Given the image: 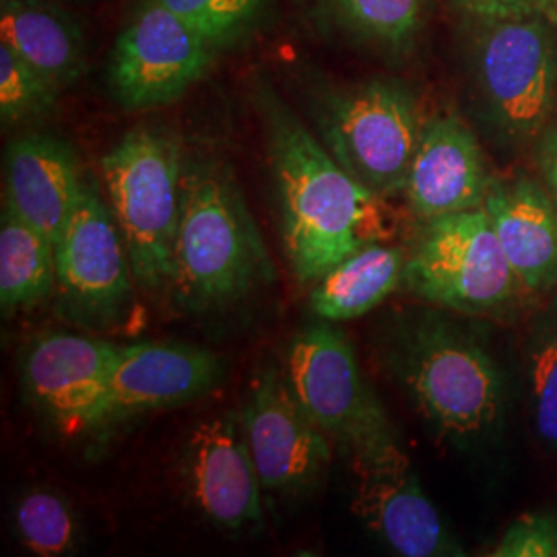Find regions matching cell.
<instances>
[{
  "label": "cell",
  "mask_w": 557,
  "mask_h": 557,
  "mask_svg": "<svg viewBox=\"0 0 557 557\" xmlns=\"http://www.w3.org/2000/svg\"><path fill=\"white\" fill-rule=\"evenodd\" d=\"M524 382L535 434L545 446L557 448V294L529 329Z\"/></svg>",
  "instance_id": "cell-22"
},
{
  "label": "cell",
  "mask_w": 557,
  "mask_h": 557,
  "mask_svg": "<svg viewBox=\"0 0 557 557\" xmlns=\"http://www.w3.org/2000/svg\"><path fill=\"white\" fill-rule=\"evenodd\" d=\"M260 116L275 178L285 259L301 285L368 244H386L397 220L384 197L354 178L281 100L260 85Z\"/></svg>",
  "instance_id": "cell-1"
},
{
  "label": "cell",
  "mask_w": 557,
  "mask_h": 557,
  "mask_svg": "<svg viewBox=\"0 0 557 557\" xmlns=\"http://www.w3.org/2000/svg\"><path fill=\"white\" fill-rule=\"evenodd\" d=\"M184 471L193 502L211 522L230 531L262 522L264 487L242 418L227 413L199 423L188 440Z\"/></svg>",
  "instance_id": "cell-14"
},
{
  "label": "cell",
  "mask_w": 557,
  "mask_h": 557,
  "mask_svg": "<svg viewBox=\"0 0 557 557\" xmlns=\"http://www.w3.org/2000/svg\"><path fill=\"white\" fill-rule=\"evenodd\" d=\"M277 278L234 172L218 160L184 161L172 296L186 312H215Z\"/></svg>",
  "instance_id": "cell-3"
},
{
  "label": "cell",
  "mask_w": 557,
  "mask_h": 557,
  "mask_svg": "<svg viewBox=\"0 0 557 557\" xmlns=\"http://www.w3.org/2000/svg\"><path fill=\"white\" fill-rule=\"evenodd\" d=\"M539 168L543 176V186L547 188L557 209V119L552 120L541 135Z\"/></svg>",
  "instance_id": "cell-29"
},
{
  "label": "cell",
  "mask_w": 557,
  "mask_h": 557,
  "mask_svg": "<svg viewBox=\"0 0 557 557\" xmlns=\"http://www.w3.org/2000/svg\"><path fill=\"white\" fill-rule=\"evenodd\" d=\"M494 557H557V515L535 512L515 520L492 552Z\"/></svg>",
  "instance_id": "cell-27"
},
{
  "label": "cell",
  "mask_w": 557,
  "mask_h": 557,
  "mask_svg": "<svg viewBox=\"0 0 557 557\" xmlns=\"http://www.w3.org/2000/svg\"><path fill=\"white\" fill-rule=\"evenodd\" d=\"M225 374V361L197 345H120L110 379L108 419L190 403L215 391Z\"/></svg>",
  "instance_id": "cell-15"
},
{
  "label": "cell",
  "mask_w": 557,
  "mask_h": 557,
  "mask_svg": "<svg viewBox=\"0 0 557 557\" xmlns=\"http://www.w3.org/2000/svg\"><path fill=\"white\" fill-rule=\"evenodd\" d=\"M4 205L59 244L79 197L73 147L52 135H25L7 149Z\"/></svg>",
  "instance_id": "cell-18"
},
{
  "label": "cell",
  "mask_w": 557,
  "mask_h": 557,
  "mask_svg": "<svg viewBox=\"0 0 557 557\" xmlns=\"http://www.w3.org/2000/svg\"><path fill=\"white\" fill-rule=\"evenodd\" d=\"M317 124L333 158L379 197L405 193L423 124L413 94L397 81H368L326 94Z\"/></svg>",
  "instance_id": "cell-6"
},
{
  "label": "cell",
  "mask_w": 557,
  "mask_h": 557,
  "mask_svg": "<svg viewBox=\"0 0 557 557\" xmlns=\"http://www.w3.org/2000/svg\"><path fill=\"white\" fill-rule=\"evenodd\" d=\"M120 345L73 333H44L23 349L21 379L29 400L62 428L108 421L110 379Z\"/></svg>",
  "instance_id": "cell-13"
},
{
  "label": "cell",
  "mask_w": 557,
  "mask_h": 557,
  "mask_svg": "<svg viewBox=\"0 0 557 557\" xmlns=\"http://www.w3.org/2000/svg\"><path fill=\"white\" fill-rule=\"evenodd\" d=\"M343 17L372 40L400 46L421 21L423 0H337Z\"/></svg>",
  "instance_id": "cell-26"
},
{
  "label": "cell",
  "mask_w": 557,
  "mask_h": 557,
  "mask_svg": "<svg viewBox=\"0 0 557 557\" xmlns=\"http://www.w3.org/2000/svg\"><path fill=\"white\" fill-rule=\"evenodd\" d=\"M13 520L21 543L36 556H69L77 545V518L57 492L32 490L23 494Z\"/></svg>",
  "instance_id": "cell-23"
},
{
  "label": "cell",
  "mask_w": 557,
  "mask_h": 557,
  "mask_svg": "<svg viewBox=\"0 0 557 557\" xmlns=\"http://www.w3.org/2000/svg\"><path fill=\"white\" fill-rule=\"evenodd\" d=\"M108 199L126 244L135 283L172 287L182 205V147L161 126H137L101 158Z\"/></svg>",
  "instance_id": "cell-4"
},
{
  "label": "cell",
  "mask_w": 557,
  "mask_h": 557,
  "mask_svg": "<svg viewBox=\"0 0 557 557\" xmlns=\"http://www.w3.org/2000/svg\"><path fill=\"white\" fill-rule=\"evenodd\" d=\"M403 287L471 319L508 317L527 294L483 207L423 221L407 252Z\"/></svg>",
  "instance_id": "cell-5"
},
{
  "label": "cell",
  "mask_w": 557,
  "mask_h": 557,
  "mask_svg": "<svg viewBox=\"0 0 557 557\" xmlns=\"http://www.w3.org/2000/svg\"><path fill=\"white\" fill-rule=\"evenodd\" d=\"M213 50L176 13L147 0L116 40L110 87L126 110L170 106L211 69Z\"/></svg>",
  "instance_id": "cell-11"
},
{
  "label": "cell",
  "mask_w": 557,
  "mask_h": 557,
  "mask_svg": "<svg viewBox=\"0 0 557 557\" xmlns=\"http://www.w3.org/2000/svg\"><path fill=\"white\" fill-rule=\"evenodd\" d=\"M407 252L388 244H368L341 260L314 283L310 308L322 320H354L379 308L403 287Z\"/></svg>",
  "instance_id": "cell-20"
},
{
  "label": "cell",
  "mask_w": 557,
  "mask_h": 557,
  "mask_svg": "<svg viewBox=\"0 0 557 557\" xmlns=\"http://www.w3.org/2000/svg\"><path fill=\"white\" fill-rule=\"evenodd\" d=\"M483 209L527 294L557 287V209L543 182L527 174L492 178Z\"/></svg>",
  "instance_id": "cell-17"
},
{
  "label": "cell",
  "mask_w": 557,
  "mask_h": 557,
  "mask_svg": "<svg viewBox=\"0 0 557 557\" xmlns=\"http://www.w3.org/2000/svg\"><path fill=\"white\" fill-rule=\"evenodd\" d=\"M458 7L485 21L527 20L539 13L545 0H455Z\"/></svg>",
  "instance_id": "cell-28"
},
{
  "label": "cell",
  "mask_w": 557,
  "mask_h": 557,
  "mask_svg": "<svg viewBox=\"0 0 557 557\" xmlns=\"http://www.w3.org/2000/svg\"><path fill=\"white\" fill-rule=\"evenodd\" d=\"M0 41L59 91L85 71V40L77 21L50 2L2 0Z\"/></svg>",
  "instance_id": "cell-19"
},
{
  "label": "cell",
  "mask_w": 557,
  "mask_h": 557,
  "mask_svg": "<svg viewBox=\"0 0 557 557\" xmlns=\"http://www.w3.org/2000/svg\"><path fill=\"white\" fill-rule=\"evenodd\" d=\"M492 176L471 128L457 116H436L421 128L405 195L416 220L430 221L483 207Z\"/></svg>",
  "instance_id": "cell-16"
},
{
  "label": "cell",
  "mask_w": 557,
  "mask_h": 557,
  "mask_svg": "<svg viewBox=\"0 0 557 557\" xmlns=\"http://www.w3.org/2000/svg\"><path fill=\"white\" fill-rule=\"evenodd\" d=\"M57 292V246L4 205L0 220V306L11 317Z\"/></svg>",
  "instance_id": "cell-21"
},
{
  "label": "cell",
  "mask_w": 557,
  "mask_h": 557,
  "mask_svg": "<svg viewBox=\"0 0 557 557\" xmlns=\"http://www.w3.org/2000/svg\"><path fill=\"white\" fill-rule=\"evenodd\" d=\"M287 380L306 413L347 453L395 432L363 379L356 351L333 324L301 329L287 351Z\"/></svg>",
  "instance_id": "cell-10"
},
{
  "label": "cell",
  "mask_w": 557,
  "mask_h": 557,
  "mask_svg": "<svg viewBox=\"0 0 557 557\" xmlns=\"http://www.w3.org/2000/svg\"><path fill=\"white\" fill-rule=\"evenodd\" d=\"M380 358L442 442L471 448L494 438L506 413V380L478 331L444 312L395 317Z\"/></svg>",
  "instance_id": "cell-2"
},
{
  "label": "cell",
  "mask_w": 557,
  "mask_h": 557,
  "mask_svg": "<svg viewBox=\"0 0 557 557\" xmlns=\"http://www.w3.org/2000/svg\"><path fill=\"white\" fill-rule=\"evenodd\" d=\"M133 267L110 202L83 176L69 225L57 244L59 312L81 329L106 331L133 301Z\"/></svg>",
  "instance_id": "cell-8"
},
{
  "label": "cell",
  "mask_w": 557,
  "mask_h": 557,
  "mask_svg": "<svg viewBox=\"0 0 557 557\" xmlns=\"http://www.w3.org/2000/svg\"><path fill=\"white\" fill-rule=\"evenodd\" d=\"M213 48L238 40L259 21L262 0H158Z\"/></svg>",
  "instance_id": "cell-25"
},
{
  "label": "cell",
  "mask_w": 557,
  "mask_h": 557,
  "mask_svg": "<svg viewBox=\"0 0 557 557\" xmlns=\"http://www.w3.org/2000/svg\"><path fill=\"white\" fill-rule=\"evenodd\" d=\"M475 81L485 116L499 139L524 147L552 122L557 48L543 21H487L475 46Z\"/></svg>",
  "instance_id": "cell-7"
},
{
  "label": "cell",
  "mask_w": 557,
  "mask_h": 557,
  "mask_svg": "<svg viewBox=\"0 0 557 557\" xmlns=\"http://www.w3.org/2000/svg\"><path fill=\"white\" fill-rule=\"evenodd\" d=\"M354 471L351 510L393 554L460 557L465 549L419 483L397 430L349 450Z\"/></svg>",
  "instance_id": "cell-9"
},
{
  "label": "cell",
  "mask_w": 557,
  "mask_h": 557,
  "mask_svg": "<svg viewBox=\"0 0 557 557\" xmlns=\"http://www.w3.org/2000/svg\"><path fill=\"white\" fill-rule=\"evenodd\" d=\"M59 89L0 41V119L4 124L38 119L54 110Z\"/></svg>",
  "instance_id": "cell-24"
},
{
  "label": "cell",
  "mask_w": 557,
  "mask_h": 557,
  "mask_svg": "<svg viewBox=\"0 0 557 557\" xmlns=\"http://www.w3.org/2000/svg\"><path fill=\"white\" fill-rule=\"evenodd\" d=\"M239 418L267 492L296 498L319 487L331 467V438L299 405L275 361L252 380Z\"/></svg>",
  "instance_id": "cell-12"
}]
</instances>
